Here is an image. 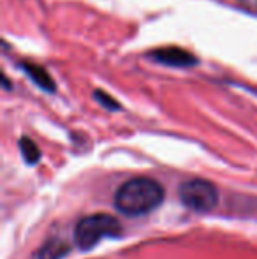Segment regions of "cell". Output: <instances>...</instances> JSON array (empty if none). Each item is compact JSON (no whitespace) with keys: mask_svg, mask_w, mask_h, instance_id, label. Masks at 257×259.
Wrapping results in <instances>:
<instances>
[{"mask_svg":"<svg viewBox=\"0 0 257 259\" xmlns=\"http://www.w3.org/2000/svg\"><path fill=\"white\" fill-rule=\"evenodd\" d=\"M164 201V187L148 177H134L122 184L115 194V206L120 213L137 217L150 213Z\"/></svg>","mask_w":257,"mask_h":259,"instance_id":"cell-1","label":"cell"},{"mask_svg":"<svg viewBox=\"0 0 257 259\" xmlns=\"http://www.w3.org/2000/svg\"><path fill=\"white\" fill-rule=\"evenodd\" d=\"M122 233V224L115 215L92 213L83 217L74 228V243L79 249L86 250L95 247L100 240L118 236Z\"/></svg>","mask_w":257,"mask_h":259,"instance_id":"cell-2","label":"cell"},{"mask_svg":"<svg viewBox=\"0 0 257 259\" xmlns=\"http://www.w3.org/2000/svg\"><path fill=\"white\" fill-rule=\"evenodd\" d=\"M180 199L189 210L206 213L219 203V189L204 178H192L180 185Z\"/></svg>","mask_w":257,"mask_h":259,"instance_id":"cell-3","label":"cell"},{"mask_svg":"<svg viewBox=\"0 0 257 259\" xmlns=\"http://www.w3.org/2000/svg\"><path fill=\"white\" fill-rule=\"evenodd\" d=\"M150 57L161 62V64L169 65V67H192L199 62L192 53L183 48H178V46L157 48L153 52H150Z\"/></svg>","mask_w":257,"mask_h":259,"instance_id":"cell-4","label":"cell"},{"mask_svg":"<svg viewBox=\"0 0 257 259\" xmlns=\"http://www.w3.org/2000/svg\"><path fill=\"white\" fill-rule=\"evenodd\" d=\"M20 67L41 90H44V92H55L57 90L55 81H53L52 74L46 71V67L34 64V62H20Z\"/></svg>","mask_w":257,"mask_h":259,"instance_id":"cell-5","label":"cell"},{"mask_svg":"<svg viewBox=\"0 0 257 259\" xmlns=\"http://www.w3.org/2000/svg\"><path fill=\"white\" fill-rule=\"evenodd\" d=\"M69 250L71 247L64 240H49L39 252V259H62Z\"/></svg>","mask_w":257,"mask_h":259,"instance_id":"cell-6","label":"cell"},{"mask_svg":"<svg viewBox=\"0 0 257 259\" xmlns=\"http://www.w3.org/2000/svg\"><path fill=\"white\" fill-rule=\"evenodd\" d=\"M20 150L27 164H35L39 160V157H41L39 147L34 143V140H30V138H27V136H23L20 140Z\"/></svg>","mask_w":257,"mask_h":259,"instance_id":"cell-7","label":"cell"},{"mask_svg":"<svg viewBox=\"0 0 257 259\" xmlns=\"http://www.w3.org/2000/svg\"><path fill=\"white\" fill-rule=\"evenodd\" d=\"M93 97H95V101H99V103L102 104L104 108H108V109H120V104H118V101L113 99V96H108L104 90H95V92H93Z\"/></svg>","mask_w":257,"mask_h":259,"instance_id":"cell-8","label":"cell"},{"mask_svg":"<svg viewBox=\"0 0 257 259\" xmlns=\"http://www.w3.org/2000/svg\"><path fill=\"white\" fill-rule=\"evenodd\" d=\"M2 83H4V89H6V90H9V89H11V83H9V79H7V76H6V74L2 76Z\"/></svg>","mask_w":257,"mask_h":259,"instance_id":"cell-9","label":"cell"}]
</instances>
